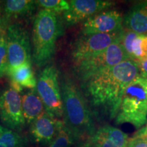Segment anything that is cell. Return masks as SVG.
<instances>
[{
	"mask_svg": "<svg viewBox=\"0 0 147 147\" xmlns=\"http://www.w3.org/2000/svg\"><path fill=\"white\" fill-rule=\"evenodd\" d=\"M59 14L41 9L33 25L32 60L38 67L49 64L56 49V42L61 32Z\"/></svg>",
	"mask_w": 147,
	"mask_h": 147,
	"instance_id": "cell-3",
	"label": "cell"
},
{
	"mask_svg": "<svg viewBox=\"0 0 147 147\" xmlns=\"http://www.w3.org/2000/svg\"><path fill=\"white\" fill-rule=\"evenodd\" d=\"M129 59L120 40L102 52L74 64V74L81 83L97 74Z\"/></svg>",
	"mask_w": 147,
	"mask_h": 147,
	"instance_id": "cell-5",
	"label": "cell"
},
{
	"mask_svg": "<svg viewBox=\"0 0 147 147\" xmlns=\"http://www.w3.org/2000/svg\"><path fill=\"white\" fill-rule=\"evenodd\" d=\"M124 29L137 34H147V1L134 4L123 17Z\"/></svg>",
	"mask_w": 147,
	"mask_h": 147,
	"instance_id": "cell-15",
	"label": "cell"
},
{
	"mask_svg": "<svg viewBox=\"0 0 147 147\" xmlns=\"http://www.w3.org/2000/svg\"><path fill=\"white\" fill-rule=\"evenodd\" d=\"M7 74L18 67L32 64V47L27 30L20 23L9 24L6 29Z\"/></svg>",
	"mask_w": 147,
	"mask_h": 147,
	"instance_id": "cell-7",
	"label": "cell"
},
{
	"mask_svg": "<svg viewBox=\"0 0 147 147\" xmlns=\"http://www.w3.org/2000/svg\"><path fill=\"white\" fill-rule=\"evenodd\" d=\"M115 123L131 124L138 129L147 124L146 78L137 76L126 88Z\"/></svg>",
	"mask_w": 147,
	"mask_h": 147,
	"instance_id": "cell-4",
	"label": "cell"
},
{
	"mask_svg": "<svg viewBox=\"0 0 147 147\" xmlns=\"http://www.w3.org/2000/svg\"><path fill=\"white\" fill-rule=\"evenodd\" d=\"M8 53L6 45V29L0 34V78L6 76Z\"/></svg>",
	"mask_w": 147,
	"mask_h": 147,
	"instance_id": "cell-22",
	"label": "cell"
},
{
	"mask_svg": "<svg viewBox=\"0 0 147 147\" xmlns=\"http://www.w3.org/2000/svg\"><path fill=\"white\" fill-rule=\"evenodd\" d=\"M90 140L95 147H127L129 138L121 129L106 124L97 129Z\"/></svg>",
	"mask_w": 147,
	"mask_h": 147,
	"instance_id": "cell-14",
	"label": "cell"
},
{
	"mask_svg": "<svg viewBox=\"0 0 147 147\" xmlns=\"http://www.w3.org/2000/svg\"><path fill=\"white\" fill-rule=\"evenodd\" d=\"M35 1L32 0H8L3 1V12L5 17L17 18L26 16L34 10Z\"/></svg>",
	"mask_w": 147,
	"mask_h": 147,
	"instance_id": "cell-17",
	"label": "cell"
},
{
	"mask_svg": "<svg viewBox=\"0 0 147 147\" xmlns=\"http://www.w3.org/2000/svg\"><path fill=\"white\" fill-rule=\"evenodd\" d=\"M61 121V119L55 118L45 111L30 124L29 133L33 142L50 144L57 133Z\"/></svg>",
	"mask_w": 147,
	"mask_h": 147,
	"instance_id": "cell-12",
	"label": "cell"
},
{
	"mask_svg": "<svg viewBox=\"0 0 147 147\" xmlns=\"http://www.w3.org/2000/svg\"><path fill=\"white\" fill-rule=\"evenodd\" d=\"M28 139L17 131L0 125V147H27Z\"/></svg>",
	"mask_w": 147,
	"mask_h": 147,
	"instance_id": "cell-19",
	"label": "cell"
},
{
	"mask_svg": "<svg viewBox=\"0 0 147 147\" xmlns=\"http://www.w3.org/2000/svg\"><path fill=\"white\" fill-rule=\"evenodd\" d=\"M23 113L26 123L30 125L45 112L43 102L36 89H30L21 96Z\"/></svg>",
	"mask_w": 147,
	"mask_h": 147,
	"instance_id": "cell-16",
	"label": "cell"
},
{
	"mask_svg": "<svg viewBox=\"0 0 147 147\" xmlns=\"http://www.w3.org/2000/svg\"><path fill=\"white\" fill-rule=\"evenodd\" d=\"M72 134L61 120L59 127L57 133L47 147H71L74 143Z\"/></svg>",
	"mask_w": 147,
	"mask_h": 147,
	"instance_id": "cell-20",
	"label": "cell"
},
{
	"mask_svg": "<svg viewBox=\"0 0 147 147\" xmlns=\"http://www.w3.org/2000/svg\"><path fill=\"white\" fill-rule=\"evenodd\" d=\"M123 17L118 10L113 9L102 11L83 22L82 35L111 34L123 29Z\"/></svg>",
	"mask_w": 147,
	"mask_h": 147,
	"instance_id": "cell-11",
	"label": "cell"
},
{
	"mask_svg": "<svg viewBox=\"0 0 147 147\" xmlns=\"http://www.w3.org/2000/svg\"><path fill=\"white\" fill-rule=\"evenodd\" d=\"M136 135L144 137L145 138L147 139V124L146 125V126L141 128L139 131H138L136 133Z\"/></svg>",
	"mask_w": 147,
	"mask_h": 147,
	"instance_id": "cell-26",
	"label": "cell"
},
{
	"mask_svg": "<svg viewBox=\"0 0 147 147\" xmlns=\"http://www.w3.org/2000/svg\"><path fill=\"white\" fill-rule=\"evenodd\" d=\"M121 44L129 59L137 63L147 59V34H137L124 29Z\"/></svg>",
	"mask_w": 147,
	"mask_h": 147,
	"instance_id": "cell-13",
	"label": "cell"
},
{
	"mask_svg": "<svg viewBox=\"0 0 147 147\" xmlns=\"http://www.w3.org/2000/svg\"><path fill=\"white\" fill-rule=\"evenodd\" d=\"M123 29L111 34L81 35L74 42L71 51L73 64L102 52L114 43L120 41Z\"/></svg>",
	"mask_w": 147,
	"mask_h": 147,
	"instance_id": "cell-8",
	"label": "cell"
},
{
	"mask_svg": "<svg viewBox=\"0 0 147 147\" xmlns=\"http://www.w3.org/2000/svg\"><path fill=\"white\" fill-rule=\"evenodd\" d=\"M69 8L63 13V21L67 26H72L102 11L113 6L114 2L106 0H71Z\"/></svg>",
	"mask_w": 147,
	"mask_h": 147,
	"instance_id": "cell-10",
	"label": "cell"
},
{
	"mask_svg": "<svg viewBox=\"0 0 147 147\" xmlns=\"http://www.w3.org/2000/svg\"><path fill=\"white\" fill-rule=\"evenodd\" d=\"M78 147H95L93 143L91 141V140H87L83 141L80 143Z\"/></svg>",
	"mask_w": 147,
	"mask_h": 147,
	"instance_id": "cell-27",
	"label": "cell"
},
{
	"mask_svg": "<svg viewBox=\"0 0 147 147\" xmlns=\"http://www.w3.org/2000/svg\"><path fill=\"white\" fill-rule=\"evenodd\" d=\"M9 80L16 82L22 87L29 89H36L37 80L32 69V64L18 67L7 74Z\"/></svg>",
	"mask_w": 147,
	"mask_h": 147,
	"instance_id": "cell-18",
	"label": "cell"
},
{
	"mask_svg": "<svg viewBox=\"0 0 147 147\" xmlns=\"http://www.w3.org/2000/svg\"><path fill=\"white\" fill-rule=\"evenodd\" d=\"M1 5H0V17H1Z\"/></svg>",
	"mask_w": 147,
	"mask_h": 147,
	"instance_id": "cell-28",
	"label": "cell"
},
{
	"mask_svg": "<svg viewBox=\"0 0 147 147\" xmlns=\"http://www.w3.org/2000/svg\"><path fill=\"white\" fill-rule=\"evenodd\" d=\"M35 3L43 10H50L57 14H63L69 8V1L65 0H38L35 1Z\"/></svg>",
	"mask_w": 147,
	"mask_h": 147,
	"instance_id": "cell-21",
	"label": "cell"
},
{
	"mask_svg": "<svg viewBox=\"0 0 147 147\" xmlns=\"http://www.w3.org/2000/svg\"><path fill=\"white\" fill-rule=\"evenodd\" d=\"M127 147H147V139L134 134V136L129 140Z\"/></svg>",
	"mask_w": 147,
	"mask_h": 147,
	"instance_id": "cell-23",
	"label": "cell"
},
{
	"mask_svg": "<svg viewBox=\"0 0 147 147\" xmlns=\"http://www.w3.org/2000/svg\"><path fill=\"white\" fill-rule=\"evenodd\" d=\"M61 91L63 107V121L72 134L74 141L91 139L96 129L93 115L81 89L66 74L61 80Z\"/></svg>",
	"mask_w": 147,
	"mask_h": 147,
	"instance_id": "cell-2",
	"label": "cell"
},
{
	"mask_svg": "<svg viewBox=\"0 0 147 147\" xmlns=\"http://www.w3.org/2000/svg\"><path fill=\"white\" fill-rule=\"evenodd\" d=\"M9 22H10V19L5 17V16L3 15L0 17V34L7 29L10 24Z\"/></svg>",
	"mask_w": 147,
	"mask_h": 147,
	"instance_id": "cell-25",
	"label": "cell"
},
{
	"mask_svg": "<svg viewBox=\"0 0 147 147\" xmlns=\"http://www.w3.org/2000/svg\"><path fill=\"white\" fill-rule=\"evenodd\" d=\"M0 119L5 127L17 132L26 125L21 96L10 87L5 89L0 94Z\"/></svg>",
	"mask_w": 147,
	"mask_h": 147,
	"instance_id": "cell-9",
	"label": "cell"
},
{
	"mask_svg": "<svg viewBox=\"0 0 147 147\" xmlns=\"http://www.w3.org/2000/svg\"><path fill=\"white\" fill-rule=\"evenodd\" d=\"M36 90L43 102L45 111L58 119L63 118L59 71L54 64H48L42 69L37 80Z\"/></svg>",
	"mask_w": 147,
	"mask_h": 147,
	"instance_id": "cell-6",
	"label": "cell"
},
{
	"mask_svg": "<svg viewBox=\"0 0 147 147\" xmlns=\"http://www.w3.org/2000/svg\"><path fill=\"white\" fill-rule=\"evenodd\" d=\"M139 69V75L143 78H147V59L137 62Z\"/></svg>",
	"mask_w": 147,
	"mask_h": 147,
	"instance_id": "cell-24",
	"label": "cell"
},
{
	"mask_svg": "<svg viewBox=\"0 0 147 147\" xmlns=\"http://www.w3.org/2000/svg\"><path fill=\"white\" fill-rule=\"evenodd\" d=\"M138 76V63L129 59L81 82L80 89L93 117L97 121L115 119L126 88Z\"/></svg>",
	"mask_w": 147,
	"mask_h": 147,
	"instance_id": "cell-1",
	"label": "cell"
}]
</instances>
